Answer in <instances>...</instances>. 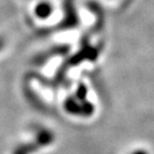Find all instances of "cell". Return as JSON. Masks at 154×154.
<instances>
[{"mask_svg":"<svg viewBox=\"0 0 154 154\" xmlns=\"http://www.w3.org/2000/svg\"><path fill=\"white\" fill-rule=\"evenodd\" d=\"M53 12V7L51 5H48L47 2H43L41 5H38L35 9V15L38 18H47Z\"/></svg>","mask_w":154,"mask_h":154,"instance_id":"6da1fadb","label":"cell"},{"mask_svg":"<svg viewBox=\"0 0 154 154\" xmlns=\"http://www.w3.org/2000/svg\"><path fill=\"white\" fill-rule=\"evenodd\" d=\"M133 154H148L147 152H143V151H138V152H135Z\"/></svg>","mask_w":154,"mask_h":154,"instance_id":"7a4b0ae2","label":"cell"}]
</instances>
